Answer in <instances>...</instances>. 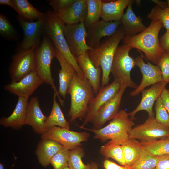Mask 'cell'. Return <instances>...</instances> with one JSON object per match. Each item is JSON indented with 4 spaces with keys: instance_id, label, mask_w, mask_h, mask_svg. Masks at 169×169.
<instances>
[{
    "instance_id": "obj_1",
    "label": "cell",
    "mask_w": 169,
    "mask_h": 169,
    "mask_svg": "<svg viewBox=\"0 0 169 169\" xmlns=\"http://www.w3.org/2000/svg\"><path fill=\"white\" fill-rule=\"evenodd\" d=\"M162 27L160 21H152L143 31L134 36H125L123 41L132 49L135 48L142 51L147 59L157 65L166 52L160 45L158 37Z\"/></svg>"
},
{
    "instance_id": "obj_2",
    "label": "cell",
    "mask_w": 169,
    "mask_h": 169,
    "mask_svg": "<svg viewBox=\"0 0 169 169\" xmlns=\"http://www.w3.org/2000/svg\"><path fill=\"white\" fill-rule=\"evenodd\" d=\"M125 36L122 26L112 36L101 42L96 48L88 51L89 57L95 67H101V87L108 84L114 55L120 41Z\"/></svg>"
},
{
    "instance_id": "obj_3",
    "label": "cell",
    "mask_w": 169,
    "mask_h": 169,
    "mask_svg": "<svg viewBox=\"0 0 169 169\" xmlns=\"http://www.w3.org/2000/svg\"><path fill=\"white\" fill-rule=\"evenodd\" d=\"M71 104L68 116L70 122L85 117L89 103L94 97L93 90L88 79L80 77L76 73L68 89Z\"/></svg>"
},
{
    "instance_id": "obj_4",
    "label": "cell",
    "mask_w": 169,
    "mask_h": 169,
    "mask_svg": "<svg viewBox=\"0 0 169 169\" xmlns=\"http://www.w3.org/2000/svg\"><path fill=\"white\" fill-rule=\"evenodd\" d=\"M65 24L53 11L48 10L44 16V34L50 38L56 49L73 66L78 75L84 78V74L68 45L64 34Z\"/></svg>"
},
{
    "instance_id": "obj_5",
    "label": "cell",
    "mask_w": 169,
    "mask_h": 169,
    "mask_svg": "<svg viewBox=\"0 0 169 169\" xmlns=\"http://www.w3.org/2000/svg\"><path fill=\"white\" fill-rule=\"evenodd\" d=\"M128 113L124 110L119 111L117 115L105 126L99 129H82L92 132L94 138L102 142L110 140L122 145L129 139V132L134 124L129 117Z\"/></svg>"
},
{
    "instance_id": "obj_6",
    "label": "cell",
    "mask_w": 169,
    "mask_h": 169,
    "mask_svg": "<svg viewBox=\"0 0 169 169\" xmlns=\"http://www.w3.org/2000/svg\"><path fill=\"white\" fill-rule=\"evenodd\" d=\"M56 53V49L51 40L44 34L40 44L35 49L36 70L44 83L51 85L60 103L64 106V102L61 98L55 85L51 70L52 61L55 57Z\"/></svg>"
},
{
    "instance_id": "obj_7",
    "label": "cell",
    "mask_w": 169,
    "mask_h": 169,
    "mask_svg": "<svg viewBox=\"0 0 169 169\" xmlns=\"http://www.w3.org/2000/svg\"><path fill=\"white\" fill-rule=\"evenodd\" d=\"M131 48L128 45L124 44L117 48L115 54L111 73L114 79L118 80L120 87L136 89L138 85L131 79V70L136 65L135 59L129 55Z\"/></svg>"
},
{
    "instance_id": "obj_8",
    "label": "cell",
    "mask_w": 169,
    "mask_h": 169,
    "mask_svg": "<svg viewBox=\"0 0 169 169\" xmlns=\"http://www.w3.org/2000/svg\"><path fill=\"white\" fill-rule=\"evenodd\" d=\"M35 48L18 51L12 56L9 69L11 82L18 81L36 69Z\"/></svg>"
},
{
    "instance_id": "obj_9",
    "label": "cell",
    "mask_w": 169,
    "mask_h": 169,
    "mask_svg": "<svg viewBox=\"0 0 169 169\" xmlns=\"http://www.w3.org/2000/svg\"><path fill=\"white\" fill-rule=\"evenodd\" d=\"M65 37L69 49L77 57L93 50L87 44V32L84 22L64 26Z\"/></svg>"
},
{
    "instance_id": "obj_10",
    "label": "cell",
    "mask_w": 169,
    "mask_h": 169,
    "mask_svg": "<svg viewBox=\"0 0 169 169\" xmlns=\"http://www.w3.org/2000/svg\"><path fill=\"white\" fill-rule=\"evenodd\" d=\"M41 135L42 139L54 140L70 150L79 146L82 142L87 141L90 136V134L86 132H76L57 126L47 129Z\"/></svg>"
},
{
    "instance_id": "obj_11",
    "label": "cell",
    "mask_w": 169,
    "mask_h": 169,
    "mask_svg": "<svg viewBox=\"0 0 169 169\" xmlns=\"http://www.w3.org/2000/svg\"><path fill=\"white\" fill-rule=\"evenodd\" d=\"M169 137V128L158 122L154 116L149 117L145 122L132 128L129 132V139L149 141Z\"/></svg>"
},
{
    "instance_id": "obj_12",
    "label": "cell",
    "mask_w": 169,
    "mask_h": 169,
    "mask_svg": "<svg viewBox=\"0 0 169 169\" xmlns=\"http://www.w3.org/2000/svg\"><path fill=\"white\" fill-rule=\"evenodd\" d=\"M17 18L23 32V39L19 46L18 51L37 48L40 44L41 37L44 33V17L32 22L26 21L18 16Z\"/></svg>"
},
{
    "instance_id": "obj_13",
    "label": "cell",
    "mask_w": 169,
    "mask_h": 169,
    "mask_svg": "<svg viewBox=\"0 0 169 169\" xmlns=\"http://www.w3.org/2000/svg\"><path fill=\"white\" fill-rule=\"evenodd\" d=\"M120 86L119 82L114 79L110 84L100 87L96 96L89 103L84 121L80 128L84 127L88 123H91L100 108L118 92Z\"/></svg>"
},
{
    "instance_id": "obj_14",
    "label": "cell",
    "mask_w": 169,
    "mask_h": 169,
    "mask_svg": "<svg viewBox=\"0 0 169 169\" xmlns=\"http://www.w3.org/2000/svg\"><path fill=\"white\" fill-rule=\"evenodd\" d=\"M135 59L136 65L138 67L142 73V79L139 85L130 93V96L132 97L138 95L146 87L163 81L162 73L158 66L152 64L147 60V63H145L142 55Z\"/></svg>"
},
{
    "instance_id": "obj_15",
    "label": "cell",
    "mask_w": 169,
    "mask_h": 169,
    "mask_svg": "<svg viewBox=\"0 0 169 169\" xmlns=\"http://www.w3.org/2000/svg\"><path fill=\"white\" fill-rule=\"evenodd\" d=\"M44 83L35 69L18 82H11L4 86V90L18 97L28 98Z\"/></svg>"
},
{
    "instance_id": "obj_16",
    "label": "cell",
    "mask_w": 169,
    "mask_h": 169,
    "mask_svg": "<svg viewBox=\"0 0 169 169\" xmlns=\"http://www.w3.org/2000/svg\"><path fill=\"white\" fill-rule=\"evenodd\" d=\"M121 24L120 21L107 22L102 20L86 28L87 44L92 49H95L100 45L102 38L113 35Z\"/></svg>"
},
{
    "instance_id": "obj_17",
    "label": "cell",
    "mask_w": 169,
    "mask_h": 169,
    "mask_svg": "<svg viewBox=\"0 0 169 169\" xmlns=\"http://www.w3.org/2000/svg\"><path fill=\"white\" fill-rule=\"evenodd\" d=\"M125 90L120 87L118 92L100 108L91 122L93 129H99L102 128L106 122L112 119L117 115Z\"/></svg>"
},
{
    "instance_id": "obj_18",
    "label": "cell",
    "mask_w": 169,
    "mask_h": 169,
    "mask_svg": "<svg viewBox=\"0 0 169 169\" xmlns=\"http://www.w3.org/2000/svg\"><path fill=\"white\" fill-rule=\"evenodd\" d=\"M166 84L162 81L152 85L149 88L143 90L141 92L142 98L138 105L133 111L128 113L131 119L132 120L134 119L136 114L141 110L146 111L148 113L149 117L154 116L153 110L154 104L166 88Z\"/></svg>"
},
{
    "instance_id": "obj_19",
    "label": "cell",
    "mask_w": 169,
    "mask_h": 169,
    "mask_svg": "<svg viewBox=\"0 0 169 169\" xmlns=\"http://www.w3.org/2000/svg\"><path fill=\"white\" fill-rule=\"evenodd\" d=\"M84 76L92 86L95 95H96L100 89L101 67H95L90 60L88 51L75 58Z\"/></svg>"
},
{
    "instance_id": "obj_20",
    "label": "cell",
    "mask_w": 169,
    "mask_h": 169,
    "mask_svg": "<svg viewBox=\"0 0 169 169\" xmlns=\"http://www.w3.org/2000/svg\"><path fill=\"white\" fill-rule=\"evenodd\" d=\"M47 117L43 113L37 97L32 98L28 103L25 124L30 125L36 133L43 134L46 130Z\"/></svg>"
},
{
    "instance_id": "obj_21",
    "label": "cell",
    "mask_w": 169,
    "mask_h": 169,
    "mask_svg": "<svg viewBox=\"0 0 169 169\" xmlns=\"http://www.w3.org/2000/svg\"><path fill=\"white\" fill-rule=\"evenodd\" d=\"M87 13L86 0H75L70 6L56 14L66 24L84 22Z\"/></svg>"
},
{
    "instance_id": "obj_22",
    "label": "cell",
    "mask_w": 169,
    "mask_h": 169,
    "mask_svg": "<svg viewBox=\"0 0 169 169\" xmlns=\"http://www.w3.org/2000/svg\"><path fill=\"white\" fill-rule=\"evenodd\" d=\"M18 97L15 108L11 115L8 117L1 118V125L5 127L18 129L25 125L28 98Z\"/></svg>"
},
{
    "instance_id": "obj_23",
    "label": "cell",
    "mask_w": 169,
    "mask_h": 169,
    "mask_svg": "<svg viewBox=\"0 0 169 169\" xmlns=\"http://www.w3.org/2000/svg\"><path fill=\"white\" fill-rule=\"evenodd\" d=\"M55 57L61 66L59 72V95L65 99L69 86L74 74L77 73L73 66L56 49Z\"/></svg>"
},
{
    "instance_id": "obj_24",
    "label": "cell",
    "mask_w": 169,
    "mask_h": 169,
    "mask_svg": "<svg viewBox=\"0 0 169 169\" xmlns=\"http://www.w3.org/2000/svg\"><path fill=\"white\" fill-rule=\"evenodd\" d=\"M102 20L107 22L120 21L126 7L135 1L133 0H102Z\"/></svg>"
},
{
    "instance_id": "obj_25",
    "label": "cell",
    "mask_w": 169,
    "mask_h": 169,
    "mask_svg": "<svg viewBox=\"0 0 169 169\" xmlns=\"http://www.w3.org/2000/svg\"><path fill=\"white\" fill-rule=\"evenodd\" d=\"M63 146L58 142L52 139H42L36 150V154L39 163L46 167L50 164L52 157Z\"/></svg>"
},
{
    "instance_id": "obj_26",
    "label": "cell",
    "mask_w": 169,
    "mask_h": 169,
    "mask_svg": "<svg viewBox=\"0 0 169 169\" xmlns=\"http://www.w3.org/2000/svg\"><path fill=\"white\" fill-rule=\"evenodd\" d=\"M131 4L127 6L126 12L123 14L120 21L125 36H132L140 33L146 29L140 16H136L133 12Z\"/></svg>"
},
{
    "instance_id": "obj_27",
    "label": "cell",
    "mask_w": 169,
    "mask_h": 169,
    "mask_svg": "<svg viewBox=\"0 0 169 169\" xmlns=\"http://www.w3.org/2000/svg\"><path fill=\"white\" fill-rule=\"evenodd\" d=\"M56 94L54 92L52 108L45 122L46 130L55 126L69 129V123L65 119L59 104L57 102Z\"/></svg>"
},
{
    "instance_id": "obj_28",
    "label": "cell",
    "mask_w": 169,
    "mask_h": 169,
    "mask_svg": "<svg viewBox=\"0 0 169 169\" xmlns=\"http://www.w3.org/2000/svg\"><path fill=\"white\" fill-rule=\"evenodd\" d=\"M16 6V11L18 16L28 22L37 20L44 18L45 13L35 8L27 0H13Z\"/></svg>"
},
{
    "instance_id": "obj_29",
    "label": "cell",
    "mask_w": 169,
    "mask_h": 169,
    "mask_svg": "<svg viewBox=\"0 0 169 169\" xmlns=\"http://www.w3.org/2000/svg\"><path fill=\"white\" fill-rule=\"evenodd\" d=\"M121 146L126 166L129 167L138 159L142 147L140 142L135 139H129Z\"/></svg>"
},
{
    "instance_id": "obj_30",
    "label": "cell",
    "mask_w": 169,
    "mask_h": 169,
    "mask_svg": "<svg viewBox=\"0 0 169 169\" xmlns=\"http://www.w3.org/2000/svg\"><path fill=\"white\" fill-rule=\"evenodd\" d=\"M100 152L106 158H112L120 164L126 166L123 150L119 144L110 140L101 147Z\"/></svg>"
},
{
    "instance_id": "obj_31",
    "label": "cell",
    "mask_w": 169,
    "mask_h": 169,
    "mask_svg": "<svg viewBox=\"0 0 169 169\" xmlns=\"http://www.w3.org/2000/svg\"><path fill=\"white\" fill-rule=\"evenodd\" d=\"M142 147L152 155L160 156L169 154V139H162L141 142Z\"/></svg>"
},
{
    "instance_id": "obj_32",
    "label": "cell",
    "mask_w": 169,
    "mask_h": 169,
    "mask_svg": "<svg viewBox=\"0 0 169 169\" xmlns=\"http://www.w3.org/2000/svg\"><path fill=\"white\" fill-rule=\"evenodd\" d=\"M87 15L84 22L86 28L99 21L101 17L102 1L86 0Z\"/></svg>"
},
{
    "instance_id": "obj_33",
    "label": "cell",
    "mask_w": 169,
    "mask_h": 169,
    "mask_svg": "<svg viewBox=\"0 0 169 169\" xmlns=\"http://www.w3.org/2000/svg\"><path fill=\"white\" fill-rule=\"evenodd\" d=\"M160 156L152 155L142 148L138 159L128 168L129 169H154Z\"/></svg>"
},
{
    "instance_id": "obj_34",
    "label": "cell",
    "mask_w": 169,
    "mask_h": 169,
    "mask_svg": "<svg viewBox=\"0 0 169 169\" xmlns=\"http://www.w3.org/2000/svg\"><path fill=\"white\" fill-rule=\"evenodd\" d=\"M84 156V150L79 146L70 150L68 166L70 169H90V163L85 165L82 162Z\"/></svg>"
},
{
    "instance_id": "obj_35",
    "label": "cell",
    "mask_w": 169,
    "mask_h": 169,
    "mask_svg": "<svg viewBox=\"0 0 169 169\" xmlns=\"http://www.w3.org/2000/svg\"><path fill=\"white\" fill-rule=\"evenodd\" d=\"M0 34L7 40L16 41L19 39L18 33L13 26L4 15L0 14Z\"/></svg>"
},
{
    "instance_id": "obj_36",
    "label": "cell",
    "mask_w": 169,
    "mask_h": 169,
    "mask_svg": "<svg viewBox=\"0 0 169 169\" xmlns=\"http://www.w3.org/2000/svg\"><path fill=\"white\" fill-rule=\"evenodd\" d=\"M147 18L151 21H160L166 30H169V9L167 7L162 9L156 5L148 13Z\"/></svg>"
},
{
    "instance_id": "obj_37",
    "label": "cell",
    "mask_w": 169,
    "mask_h": 169,
    "mask_svg": "<svg viewBox=\"0 0 169 169\" xmlns=\"http://www.w3.org/2000/svg\"><path fill=\"white\" fill-rule=\"evenodd\" d=\"M69 151L63 147L52 157L50 164L54 169H64L68 166Z\"/></svg>"
},
{
    "instance_id": "obj_38",
    "label": "cell",
    "mask_w": 169,
    "mask_h": 169,
    "mask_svg": "<svg viewBox=\"0 0 169 169\" xmlns=\"http://www.w3.org/2000/svg\"><path fill=\"white\" fill-rule=\"evenodd\" d=\"M155 109L156 121L169 128V114L163 105L160 96L156 101Z\"/></svg>"
},
{
    "instance_id": "obj_39",
    "label": "cell",
    "mask_w": 169,
    "mask_h": 169,
    "mask_svg": "<svg viewBox=\"0 0 169 169\" xmlns=\"http://www.w3.org/2000/svg\"><path fill=\"white\" fill-rule=\"evenodd\" d=\"M157 65L161 71L162 81L166 84L169 83V52L165 53Z\"/></svg>"
},
{
    "instance_id": "obj_40",
    "label": "cell",
    "mask_w": 169,
    "mask_h": 169,
    "mask_svg": "<svg viewBox=\"0 0 169 169\" xmlns=\"http://www.w3.org/2000/svg\"><path fill=\"white\" fill-rule=\"evenodd\" d=\"M75 0H48L49 5L53 11L57 14L66 9L72 4Z\"/></svg>"
},
{
    "instance_id": "obj_41",
    "label": "cell",
    "mask_w": 169,
    "mask_h": 169,
    "mask_svg": "<svg viewBox=\"0 0 169 169\" xmlns=\"http://www.w3.org/2000/svg\"><path fill=\"white\" fill-rule=\"evenodd\" d=\"M154 169H169V154L160 156Z\"/></svg>"
},
{
    "instance_id": "obj_42",
    "label": "cell",
    "mask_w": 169,
    "mask_h": 169,
    "mask_svg": "<svg viewBox=\"0 0 169 169\" xmlns=\"http://www.w3.org/2000/svg\"><path fill=\"white\" fill-rule=\"evenodd\" d=\"M160 40V45L166 52H169V30L161 37Z\"/></svg>"
},
{
    "instance_id": "obj_43",
    "label": "cell",
    "mask_w": 169,
    "mask_h": 169,
    "mask_svg": "<svg viewBox=\"0 0 169 169\" xmlns=\"http://www.w3.org/2000/svg\"><path fill=\"white\" fill-rule=\"evenodd\" d=\"M103 165L105 169H129L128 167L119 165L108 159L104 161Z\"/></svg>"
},
{
    "instance_id": "obj_44",
    "label": "cell",
    "mask_w": 169,
    "mask_h": 169,
    "mask_svg": "<svg viewBox=\"0 0 169 169\" xmlns=\"http://www.w3.org/2000/svg\"><path fill=\"white\" fill-rule=\"evenodd\" d=\"M160 97L164 105L169 114V89L164 88L161 94Z\"/></svg>"
},
{
    "instance_id": "obj_45",
    "label": "cell",
    "mask_w": 169,
    "mask_h": 169,
    "mask_svg": "<svg viewBox=\"0 0 169 169\" xmlns=\"http://www.w3.org/2000/svg\"><path fill=\"white\" fill-rule=\"evenodd\" d=\"M0 4L8 6L15 11L16 10V6L13 0H0Z\"/></svg>"
},
{
    "instance_id": "obj_46",
    "label": "cell",
    "mask_w": 169,
    "mask_h": 169,
    "mask_svg": "<svg viewBox=\"0 0 169 169\" xmlns=\"http://www.w3.org/2000/svg\"><path fill=\"white\" fill-rule=\"evenodd\" d=\"M157 4V5L162 9H165L167 8V2L159 0H151Z\"/></svg>"
},
{
    "instance_id": "obj_47",
    "label": "cell",
    "mask_w": 169,
    "mask_h": 169,
    "mask_svg": "<svg viewBox=\"0 0 169 169\" xmlns=\"http://www.w3.org/2000/svg\"><path fill=\"white\" fill-rule=\"evenodd\" d=\"M90 164L91 166L90 169H99L98 168V165L97 163L92 162Z\"/></svg>"
},
{
    "instance_id": "obj_48",
    "label": "cell",
    "mask_w": 169,
    "mask_h": 169,
    "mask_svg": "<svg viewBox=\"0 0 169 169\" xmlns=\"http://www.w3.org/2000/svg\"><path fill=\"white\" fill-rule=\"evenodd\" d=\"M0 169H4L3 165L2 163H0Z\"/></svg>"
},
{
    "instance_id": "obj_49",
    "label": "cell",
    "mask_w": 169,
    "mask_h": 169,
    "mask_svg": "<svg viewBox=\"0 0 169 169\" xmlns=\"http://www.w3.org/2000/svg\"><path fill=\"white\" fill-rule=\"evenodd\" d=\"M167 7L169 9V0L167 1Z\"/></svg>"
},
{
    "instance_id": "obj_50",
    "label": "cell",
    "mask_w": 169,
    "mask_h": 169,
    "mask_svg": "<svg viewBox=\"0 0 169 169\" xmlns=\"http://www.w3.org/2000/svg\"><path fill=\"white\" fill-rule=\"evenodd\" d=\"M64 169H70L68 166L65 167Z\"/></svg>"
},
{
    "instance_id": "obj_51",
    "label": "cell",
    "mask_w": 169,
    "mask_h": 169,
    "mask_svg": "<svg viewBox=\"0 0 169 169\" xmlns=\"http://www.w3.org/2000/svg\"><path fill=\"white\" fill-rule=\"evenodd\" d=\"M167 139H169V137H167V138H166Z\"/></svg>"
}]
</instances>
